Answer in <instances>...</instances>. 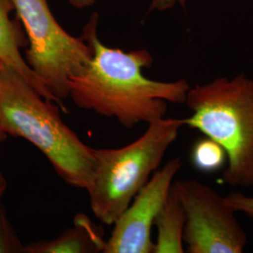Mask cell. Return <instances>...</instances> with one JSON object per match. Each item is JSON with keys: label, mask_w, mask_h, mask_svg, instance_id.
<instances>
[{"label": "cell", "mask_w": 253, "mask_h": 253, "mask_svg": "<svg viewBox=\"0 0 253 253\" xmlns=\"http://www.w3.org/2000/svg\"><path fill=\"white\" fill-rule=\"evenodd\" d=\"M186 216L180 200L172 185L154 225L158 235L154 242L153 253H183V233Z\"/></svg>", "instance_id": "cell-10"}, {"label": "cell", "mask_w": 253, "mask_h": 253, "mask_svg": "<svg viewBox=\"0 0 253 253\" xmlns=\"http://www.w3.org/2000/svg\"><path fill=\"white\" fill-rule=\"evenodd\" d=\"M185 211L183 233L189 253H241L249 237L227 201L212 187L195 179L173 181Z\"/></svg>", "instance_id": "cell-6"}, {"label": "cell", "mask_w": 253, "mask_h": 253, "mask_svg": "<svg viewBox=\"0 0 253 253\" xmlns=\"http://www.w3.org/2000/svg\"><path fill=\"white\" fill-rule=\"evenodd\" d=\"M6 190H7V180H6L4 173L0 169V202H2L1 200H2V197H3Z\"/></svg>", "instance_id": "cell-16"}, {"label": "cell", "mask_w": 253, "mask_h": 253, "mask_svg": "<svg viewBox=\"0 0 253 253\" xmlns=\"http://www.w3.org/2000/svg\"><path fill=\"white\" fill-rule=\"evenodd\" d=\"M183 119L163 118L148 124L134 142L116 149H95L96 167L86 191L92 212L113 225L151 178L177 139Z\"/></svg>", "instance_id": "cell-4"}, {"label": "cell", "mask_w": 253, "mask_h": 253, "mask_svg": "<svg viewBox=\"0 0 253 253\" xmlns=\"http://www.w3.org/2000/svg\"><path fill=\"white\" fill-rule=\"evenodd\" d=\"M25 28L28 46L26 62L64 105L70 79L81 73L92 58V48L83 37L70 35L48 6L47 0H12Z\"/></svg>", "instance_id": "cell-5"}, {"label": "cell", "mask_w": 253, "mask_h": 253, "mask_svg": "<svg viewBox=\"0 0 253 253\" xmlns=\"http://www.w3.org/2000/svg\"><path fill=\"white\" fill-rule=\"evenodd\" d=\"M68 1L73 8L83 9L93 6L97 0H68Z\"/></svg>", "instance_id": "cell-15"}, {"label": "cell", "mask_w": 253, "mask_h": 253, "mask_svg": "<svg viewBox=\"0 0 253 253\" xmlns=\"http://www.w3.org/2000/svg\"><path fill=\"white\" fill-rule=\"evenodd\" d=\"M105 242L101 230L90 218L84 214H77L74 226L53 240L26 245L25 253H103Z\"/></svg>", "instance_id": "cell-9"}, {"label": "cell", "mask_w": 253, "mask_h": 253, "mask_svg": "<svg viewBox=\"0 0 253 253\" xmlns=\"http://www.w3.org/2000/svg\"><path fill=\"white\" fill-rule=\"evenodd\" d=\"M14 10L12 0H0V61L19 73L26 81L46 100L57 103L64 112L67 108L57 100L26 62L21 50L28 46L26 31L19 22L10 18Z\"/></svg>", "instance_id": "cell-8"}, {"label": "cell", "mask_w": 253, "mask_h": 253, "mask_svg": "<svg viewBox=\"0 0 253 253\" xmlns=\"http://www.w3.org/2000/svg\"><path fill=\"white\" fill-rule=\"evenodd\" d=\"M98 21V13L94 12L82 35L92 48V58L70 79L69 98L77 107L116 118L129 129L165 118L167 102L185 104L189 82L145 77L143 71L152 67V54L146 49L124 52L104 45L97 33Z\"/></svg>", "instance_id": "cell-1"}, {"label": "cell", "mask_w": 253, "mask_h": 253, "mask_svg": "<svg viewBox=\"0 0 253 253\" xmlns=\"http://www.w3.org/2000/svg\"><path fill=\"white\" fill-rule=\"evenodd\" d=\"M181 167L182 160L177 157L154 172L113 224L103 253H153L152 227Z\"/></svg>", "instance_id": "cell-7"}, {"label": "cell", "mask_w": 253, "mask_h": 253, "mask_svg": "<svg viewBox=\"0 0 253 253\" xmlns=\"http://www.w3.org/2000/svg\"><path fill=\"white\" fill-rule=\"evenodd\" d=\"M225 197L237 213H242L253 219V196L246 195L241 191H232Z\"/></svg>", "instance_id": "cell-13"}, {"label": "cell", "mask_w": 253, "mask_h": 253, "mask_svg": "<svg viewBox=\"0 0 253 253\" xmlns=\"http://www.w3.org/2000/svg\"><path fill=\"white\" fill-rule=\"evenodd\" d=\"M3 65H4V64L0 61V71H1V69H2V67H3ZM7 137H8V135L2 130V128H1V126H0V144L3 143V142L7 139Z\"/></svg>", "instance_id": "cell-17"}, {"label": "cell", "mask_w": 253, "mask_h": 253, "mask_svg": "<svg viewBox=\"0 0 253 253\" xmlns=\"http://www.w3.org/2000/svg\"><path fill=\"white\" fill-rule=\"evenodd\" d=\"M0 253H25V245L22 244L10 224L2 202H0Z\"/></svg>", "instance_id": "cell-12"}, {"label": "cell", "mask_w": 253, "mask_h": 253, "mask_svg": "<svg viewBox=\"0 0 253 253\" xmlns=\"http://www.w3.org/2000/svg\"><path fill=\"white\" fill-rule=\"evenodd\" d=\"M187 0H151L148 11H164L174 8L176 5L185 7Z\"/></svg>", "instance_id": "cell-14"}, {"label": "cell", "mask_w": 253, "mask_h": 253, "mask_svg": "<svg viewBox=\"0 0 253 253\" xmlns=\"http://www.w3.org/2000/svg\"><path fill=\"white\" fill-rule=\"evenodd\" d=\"M184 126L221 145L227 165L221 180L233 188L253 187V79L245 73L220 76L190 86Z\"/></svg>", "instance_id": "cell-3"}, {"label": "cell", "mask_w": 253, "mask_h": 253, "mask_svg": "<svg viewBox=\"0 0 253 253\" xmlns=\"http://www.w3.org/2000/svg\"><path fill=\"white\" fill-rule=\"evenodd\" d=\"M61 107L39 94L19 73L0 71V126L43 154L68 185L86 190L96 167L95 148L84 144L60 116Z\"/></svg>", "instance_id": "cell-2"}, {"label": "cell", "mask_w": 253, "mask_h": 253, "mask_svg": "<svg viewBox=\"0 0 253 253\" xmlns=\"http://www.w3.org/2000/svg\"><path fill=\"white\" fill-rule=\"evenodd\" d=\"M190 161L199 172L212 173L223 168L227 163V155L221 145L206 136L192 146Z\"/></svg>", "instance_id": "cell-11"}]
</instances>
